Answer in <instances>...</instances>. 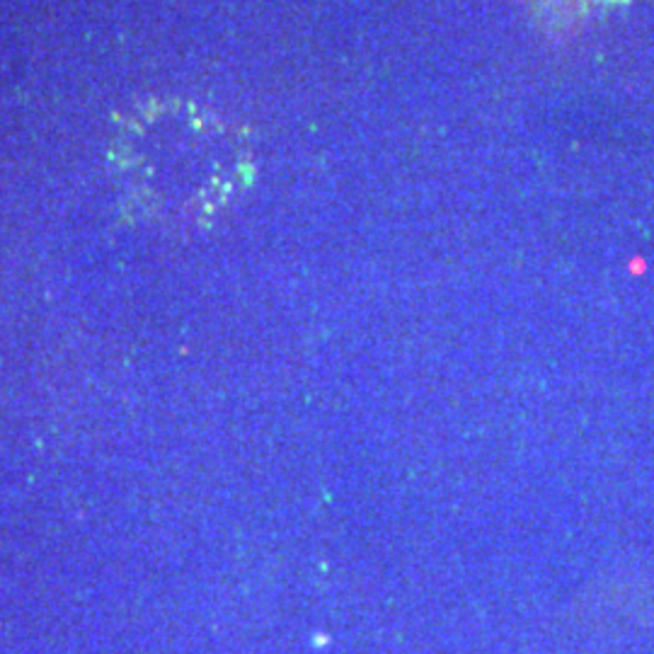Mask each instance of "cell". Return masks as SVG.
Masks as SVG:
<instances>
[{
  "instance_id": "6da1fadb",
  "label": "cell",
  "mask_w": 654,
  "mask_h": 654,
  "mask_svg": "<svg viewBox=\"0 0 654 654\" xmlns=\"http://www.w3.org/2000/svg\"><path fill=\"white\" fill-rule=\"evenodd\" d=\"M531 15L543 27H565L576 17L587 15L591 8H599L613 0H526Z\"/></svg>"
}]
</instances>
